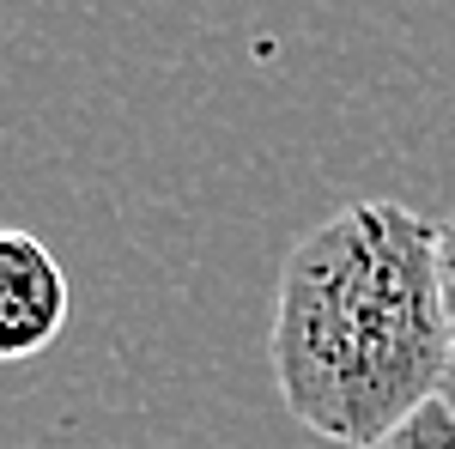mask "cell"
<instances>
[{
    "label": "cell",
    "mask_w": 455,
    "mask_h": 449,
    "mask_svg": "<svg viewBox=\"0 0 455 449\" xmlns=\"http://www.w3.org/2000/svg\"><path fill=\"white\" fill-rule=\"evenodd\" d=\"M291 419L334 449H377L443 401L455 341L437 292V219L352 201L285 249L267 334Z\"/></svg>",
    "instance_id": "6da1fadb"
},
{
    "label": "cell",
    "mask_w": 455,
    "mask_h": 449,
    "mask_svg": "<svg viewBox=\"0 0 455 449\" xmlns=\"http://www.w3.org/2000/svg\"><path fill=\"white\" fill-rule=\"evenodd\" d=\"M73 310L68 268L36 231L0 225V365H25L61 341Z\"/></svg>",
    "instance_id": "7a4b0ae2"
},
{
    "label": "cell",
    "mask_w": 455,
    "mask_h": 449,
    "mask_svg": "<svg viewBox=\"0 0 455 449\" xmlns=\"http://www.w3.org/2000/svg\"><path fill=\"white\" fill-rule=\"evenodd\" d=\"M377 449H455V407L450 401H431L401 431H388Z\"/></svg>",
    "instance_id": "3957f363"
},
{
    "label": "cell",
    "mask_w": 455,
    "mask_h": 449,
    "mask_svg": "<svg viewBox=\"0 0 455 449\" xmlns=\"http://www.w3.org/2000/svg\"><path fill=\"white\" fill-rule=\"evenodd\" d=\"M437 292H443V322L455 341V212L437 219Z\"/></svg>",
    "instance_id": "277c9868"
},
{
    "label": "cell",
    "mask_w": 455,
    "mask_h": 449,
    "mask_svg": "<svg viewBox=\"0 0 455 449\" xmlns=\"http://www.w3.org/2000/svg\"><path fill=\"white\" fill-rule=\"evenodd\" d=\"M443 401H450V407H455V371H450V382H443Z\"/></svg>",
    "instance_id": "5b68a950"
}]
</instances>
